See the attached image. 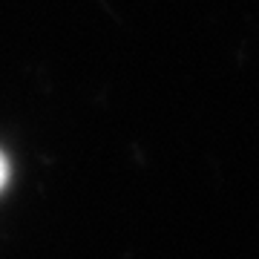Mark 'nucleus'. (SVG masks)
Returning a JSON list of instances; mask_svg holds the SVG:
<instances>
[{
  "instance_id": "f257e3e1",
  "label": "nucleus",
  "mask_w": 259,
  "mask_h": 259,
  "mask_svg": "<svg viewBox=\"0 0 259 259\" xmlns=\"http://www.w3.org/2000/svg\"><path fill=\"white\" fill-rule=\"evenodd\" d=\"M3 182H6V161L0 156V187H3Z\"/></svg>"
}]
</instances>
